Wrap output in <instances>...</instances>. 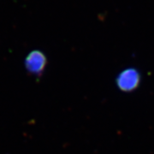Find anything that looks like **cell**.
Returning a JSON list of instances; mask_svg holds the SVG:
<instances>
[{
	"label": "cell",
	"mask_w": 154,
	"mask_h": 154,
	"mask_svg": "<svg viewBox=\"0 0 154 154\" xmlns=\"http://www.w3.org/2000/svg\"><path fill=\"white\" fill-rule=\"evenodd\" d=\"M140 74L135 69H126L121 72L116 78V85L123 92H131L140 84Z\"/></svg>",
	"instance_id": "1"
},
{
	"label": "cell",
	"mask_w": 154,
	"mask_h": 154,
	"mask_svg": "<svg viewBox=\"0 0 154 154\" xmlns=\"http://www.w3.org/2000/svg\"><path fill=\"white\" fill-rule=\"evenodd\" d=\"M46 63L45 56L39 51H31L26 57L25 64L28 70L32 73L38 74L44 69Z\"/></svg>",
	"instance_id": "2"
}]
</instances>
